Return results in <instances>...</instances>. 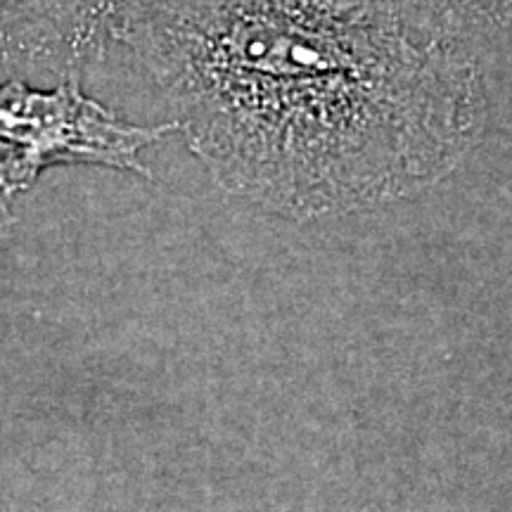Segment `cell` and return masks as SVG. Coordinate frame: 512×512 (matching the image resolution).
I'll return each instance as SVG.
<instances>
[{"instance_id": "obj_1", "label": "cell", "mask_w": 512, "mask_h": 512, "mask_svg": "<svg viewBox=\"0 0 512 512\" xmlns=\"http://www.w3.org/2000/svg\"><path fill=\"white\" fill-rule=\"evenodd\" d=\"M114 41L223 188L290 216L425 190L486 117L472 53L361 0H128Z\"/></svg>"}, {"instance_id": "obj_2", "label": "cell", "mask_w": 512, "mask_h": 512, "mask_svg": "<svg viewBox=\"0 0 512 512\" xmlns=\"http://www.w3.org/2000/svg\"><path fill=\"white\" fill-rule=\"evenodd\" d=\"M176 124L140 126L121 119L76 79L53 88L0 81V195L27 192L50 166L91 164L152 178L140 155Z\"/></svg>"}, {"instance_id": "obj_3", "label": "cell", "mask_w": 512, "mask_h": 512, "mask_svg": "<svg viewBox=\"0 0 512 512\" xmlns=\"http://www.w3.org/2000/svg\"><path fill=\"white\" fill-rule=\"evenodd\" d=\"M128 0H0V81L74 72L114 41Z\"/></svg>"}, {"instance_id": "obj_4", "label": "cell", "mask_w": 512, "mask_h": 512, "mask_svg": "<svg viewBox=\"0 0 512 512\" xmlns=\"http://www.w3.org/2000/svg\"><path fill=\"white\" fill-rule=\"evenodd\" d=\"M401 27L472 53L512 36V0H361Z\"/></svg>"}, {"instance_id": "obj_5", "label": "cell", "mask_w": 512, "mask_h": 512, "mask_svg": "<svg viewBox=\"0 0 512 512\" xmlns=\"http://www.w3.org/2000/svg\"><path fill=\"white\" fill-rule=\"evenodd\" d=\"M3 233H5V221H3V211H0V240H3Z\"/></svg>"}]
</instances>
